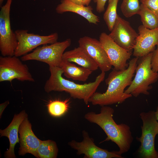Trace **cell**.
<instances>
[{"instance_id": "cell-19", "label": "cell", "mask_w": 158, "mask_h": 158, "mask_svg": "<svg viewBox=\"0 0 158 158\" xmlns=\"http://www.w3.org/2000/svg\"><path fill=\"white\" fill-rule=\"evenodd\" d=\"M59 67L62 70L64 76L75 80L85 82L92 72L85 68L78 67L63 59Z\"/></svg>"}, {"instance_id": "cell-27", "label": "cell", "mask_w": 158, "mask_h": 158, "mask_svg": "<svg viewBox=\"0 0 158 158\" xmlns=\"http://www.w3.org/2000/svg\"><path fill=\"white\" fill-rule=\"evenodd\" d=\"M107 0H94L96 3V11L99 13H101L104 10V6Z\"/></svg>"}, {"instance_id": "cell-9", "label": "cell", "mask_w": 158, "mask_h": 158, "mask_svg": "<svg viewBox=\"0 0 158 158\" xmlns=\"http://www.w3.org/2000/svg\"><path fill=\"white\" fill-rule=\"evenodd\" d=\"M15 33L18 45L14 56L18 57L25 55L41 45L52 44L57 41L58 35L55 32L46 36L29 33L26 30H17Z\"/></svg>"}, {"instance_id": "cell-10", "label": "cell", "mask_w": 158, "mask_h": 158, "mask_svg": "<svg viewBox=\"0 0 158 158\" xmlns=\"http://www.w3.org/2000/svg\"><path fill=\"white\" fill-rule=\"evenodd\" d=\"M83 140L78 142L72 140L68 143L72 149L77 151V154H83L85 158H122L121 155L116 151L109 152L97 146L92 138L90 137L85 130L82 131Z\"/></svg>"}, {"instance_id": "cell-14", "label": "cell", "mask_w": 158, "mask_h": 158, "mask_svg": "<svg viewBox=\"0 0 158 158\" xmlns=\"http://www.w3.org/2000/svg\"><path fill=\"white\" fill-rule=\"evenodd\" d=\"M138 29L139 35L133 48V56L140 58L153 51L158 45V28L151 30L141 25Z\"/></svg>"}, {"instance_id": "cell-29", "label": "cell", "mask_w": 158, "mask_h": 158, "mask_svg": "<svg viewBox=\"0 0 158 158\" xmlns=\"http://www.w3.org/2000/svg\"><path fill=\"white\" fill-rule=\"evenodd\" d=\"M9 101H7L3 103L0 105V117H1V116L7 106L9 104Z\"/></svg>"}, {"instance_id": "cell-2", "label": "cell", "mask_w": 158, "mask_h": 158, "mask_svg": "<svg viewBox=\"0 0 158 158\" xmlns=\"http://www.w3.org/2000/svg\"><path fill=\"white\" fill-rule=\"evenodd\" d=\"M114 110L112 107L102 106L99 114L94 112L87 113L84 118L89 122L98 125L104 131L107 137L100 142L111 141L118 146V153L122 154L128 152L133 138L130 127L125 123L117 124L113 118Z\"/></svg>"}, {"instance_id": "cell-5", "label": "cell", "mask_w": 158, "mask_h": 158, "mask_svg": "<svg viewBox=\"0 0 158 158\" xmlns=\"http://www.w3.org/2000/svg\"><path fill=\"white\" fill-rule=\"evenodd\" d=\"M154 112L150 110L140 114L142 122V134L137 139L141 143L138 152L142 158H158V152L154 146L155 137L158 134V122Z\"/></svg>"}, {"instance_id": "cell-15", "label": "cell", "mask_w": 158, "mask_h": 158, "mask_svg": "<svg viewBox=\"0 0 158 158\" xmlns=\"http://www.w3.org/2000/svg\"><path fill=\"white\" fill-rule=\"evenodd\" d=\"M31 127V124L27 117L22 122L19 128L20 147L18 153L20 155L30 153L38 158L37 150L42 140L35 135Z\"/></svg>"}, {"instance_id": "cell-21", "label": "cell", "mask_w": 158, "mask_h": 158, "mask_svg": "<svg viewBox=\"0 0 158 158\" xmlns=\"http://www.w3.org/2000/svg\"><path fill=\"white\" fill-rule=\"evenodd\" d=\"M69 99L64 100H55L50 101L47 106L49 114L52 116L58 117L64 115L69 108Z\"/></svg>"}, {"instance_id": "cell-13", "label": "cell", "mask_w": 158, "mask_h": 158, "mask_svg": "<svg viewBox=\"0 0 158 158\" xmlns=\"http://www.w3.org/2000/svg\"><path fill=\"white\" fill-rule=\"evenodd\" d=\"M79 46L83 49L95 61L101 72H106L112 68L108 56L100 41L85 36L78 41Z\"/></svg>"}, {"instance_id": "cell-20", "label": "cell", "mask_w": 158, "mask_h": 158, "mask_svg": "<svg viewBox=\"0 0 158 158\" xmlns=\"http://www.w3.org/2000/svg\"><path fill=\"white\" fill-rule=\"evenodd\" d=\"M140 17L142 25L151 30L158 28V16L141 3L138 14Z\"/></svg>"}, {"instance_id": "cell-18", "label": "cell", "mask_w": 158, "mask_h": 158, "mask_svg": "<svg viewBox=\"0 0 158 158\" xmlns=\"http://www.w3.org/2000/svg\"><path fill=\"white\" fill-rule=\"evenodd\" d=\"M62 59L71 62L75 63L81 67L92 71L97 70L99 68L96 63L86 52L79 46L65 52Z\"/></svg>"}, {"instance_id": "cell-8", "label": "cell", "mask_w": 158, "mask_h": 158, "mask_svg": "<svg viewBox=\"0 0 158 158\" xmlns=\"http://www.w3.org/2000/svg\"><path fill=\"white\" fill-rule=\"evenodd\" d=\"M17 79L21 81L35 80L28 66L23 64L18 57L0 56V82Z\"/></svg>"}, {"instance_id": "cell-7", "label": "cell", "mask_w": 158, "mask_h": 158, "mask_svg": "<svg viewBox=\"0 0 158 158\" xmlns=\"http://www.w3.org/2000/svg\"><path fill=\"white\" fill-rule=\"evenodd\" d=\"M12 0H7L0 11V51L3 56L14 55L18 45L16 35L11 29L10 12Z\"/></svg>"}, {"instance_id": "cell-12", "label": "cell", "mask_w": 158, "mask_h": 158, "mask_svg": "<svg viewBox=\"0 0 158 158\" xmlns=\"http://www.w3.org/2000/svg\"><path fill=\"white\" fill-rule=\"evenodd\" d=\"M138 35L129 22L118 15L113 28L109 34L117 44L131 52L133 49Z\"/></svg>"}, {"instance_id": "cell-3", "label": "cell", "mask_w": 158, "mask_h": 158, "mask_svg": "<svg viewBox=\"0 0 158 158\" xmlns=\"http://www.w3.org/2000/svg\"><path fill=\"white\" fill-rule=\"evenodd\" d=\"M50 76L46 82L44 89L49 93L51 91H65L75 99L82 100L87 105L90 97L105 78V72L101 73L93 82L80 84L64 78L62 70L59 66H49Z\"/></svg>"}, {"instance_id": "cell-11", "label": "cell", "mask_w": 158, "mask_h": 158, "mask_svg": "<svg viewBox=\"0 0 158 158\" xmlns=\"http://www.w3.org/2000/svg\"><path fill=\"white\" fill-rule=\"evenodd\" d=\"M99 41L114 69L121 71L128 67L127 61L130 58L132 52H129L119 46L105 32L101 34Z\"/></svg>"}, {"instance_id": "cell-23", "label": "cell", "mask_w": 158, "mask_h": 158, "mask_svg": "<svg viewBox=\"0 0 158 158\" xmlns=\"http://www.w3.org/2000/svg\"><path fill=\"white\" fill-rule=\"evenodd\" d=\"M119 0H109L107 7L103 15V19L108 30H112L118 14L117 6Z\"/></svg>"}, {"instance_id": "cell-17", "label": "cell", "mask_w": 158, "mask_h": 158, "mask_svg": "<svg viewBox=\"0 0 158 158\" xmlns=\"http://www.w3.org/2000/svg\"><path fill=\"white\" fill-rule=\"evenodd\" d=\"M92 10L90 6L80 5L70 0H61L60 4L56 8L58 13L62 14L68 12H73L84 18L89 23L97 24L100 21L99 17L93 13Z\"/></svg>"}, {"instance_id": "cell-6", "label": "cell", "mask_w": 158, "mask_h": 158, "mask_svg": "<svg viewBox=\"0 0 158 158\" xmlns=\"http://www.w3.org/2000/svg\"><path fill=\"white\" fill-rule=\"evenodd\" d=\"M71 44L70 39L37 48L32 52L21 57L22 61L34 60L46 63L49 66H59L65 50Z\"/></svg>"}, {"instance_id": "cell-28", "label": "cell", "mask_w": 158, "mask_h": 158, "mask_svg": "<svg viewBox=\"0 0 158 158\" xmlns=\"http://www.w3.org/2000/svg\"><path fill=\"white\" fill-rule=\"evenodd\" d=\"M73 3L78 5L85 6H88L91 0H70Z\"/></svg>"}, {"instance_id": "cell-24", "label": "cell", "mask_w": 158, "mask_h": 158, "mask_svg": "<svg viewBox=\"0 0 158 158\" xmlns=\"http://www.w3.org/2000/svg\"><path fill=\"white\" fill-rule=\"evenodd\" d=\"M120 8L123 16L129 18L138 14L140 5L139 0H123Z\"/></svg>"}, {"instance_id": "cell-22", "label": "cell", "mask_w": 158, "mask_h": 158, "mask_svg": "<svg viewBox=\"0 0 158 158\" xmlns=\"http://www.w3.org/2000/svg\"><path fill=\"white\" fill-rule=\"evenodd\" d=\"M58 148L55 142L51 140L42 141L37 150L38 158H56Z\"/></svg>"}, {"instance_id": "cell-30", "label": "cell", "mask_w": 158, "mask_h": 158, "mask_svg": "<svg viewBox=\"0 0 158 158\" xmlns=\"http://www.w3.org/2000/svg\"><path fill=\"white\" fill-rule=\"evenodd\" d=\"M155 116L157 120H158V106L157 107L156 111L154 112Z\"/></svg>"}, {"instance_id": "cell-1", "label": "cell", "mask_w": 158, "mask_h": 158, "mask_svg": "<svg viewBox=\"0 0 158 158\" xmlns=\"http://www.w3.org/2000/svg\"><path fill=\"white\" fill-rule=\"evenodd\" d=\"M139 58L132 59L125 69L118 71L113 69L105 80L108 85L103 93L95 92L90 98L89 102L94 105L101 107L115 104H121L132 96L125 92V89L132 81L137 65Z\"/></svg>"}, {"instance_id": "cell-26", "label": "cell", "mask_w": 158, "mask_h": 158, "mask_svg": "<svg viewBox=\"0 0 158 158\" xmlns=\"http://www.w3.org/2000/svg\"><path fill=\"white\" fill-rule=\"evenodd\" d=\"M151 66L152 70L154 71L158 72V45L152 52Z\"/></svg>"}, {"instance_id": "cell-16", "label": "cell", "mask_w": 158, "mask_h": 158, "mask_svg": "<svg viewBox=\"0 0 158 158\" xmlns=\"http://www.w3.org/2000/svg\"><path fill=\"white\" fill-rule=\"evenodd\" d=\"M27 117L28 115L25 111H23L19 114L14 115L11 123L6 128L3 130H0L1 137L5 136L7 137L10 142L9 148L5 154V157H16L14 149L16 144L19 142L18 135L19 128L22 122Z\"/></svg>"}, {"instance_id": "cell-31", "label": "cell", "mask_w": 158, "mask_h": 158, "mask_svg": "<svg viewBox=\"0 0 158 158\" xmlns=\"http://www.w3.org/2000/svg\"><path fill=\"white\" fill-rule=\"evenodd\" d=\"M4 0H0V5L1 6L2 3Z\"/></svg>"}, {"instance_id": "cell-32", "label": "cell", "mask_w": 158, "mask_h": 158, "mask_svg": "<svg viewBox=\"0 0 158 158\" xmlns=\"http://www.w3.org/2000/svg\"><path fill=\"white\" fill-rule=\"evenodd\" d=\"M144 0H140V1L141 2L143 1H144Z\"/></svg>"}, {"instance_id": "cell-25", "label": "cell", "mask_w": 158, "mask_h": 158, "mask_svg": "<svg viewBox=\"0 0 158 158\" xmlns=\"http://www.w3.org/2000/svg\"><path fill=\"white\" fill-rule=\"evenodd\" d=\"M141 3L158 16V0H145Z\"/></svg>"}, {"instance_id": "cell-4", "label": "cell", "mask_w": 158, "mask_h": 158, "mask_svg": "<svg viewBox=\"0 0 158 158\" xmlns=\"http://www.w3.org/2000/svg\"><path fill=\"white\" fill-rule=\"evenodd\" d=\"M152 52L138 59L135 75L130 85L125 90L126 93L136 97L140 94L148 95L150 85L158 80V72L154 71L151 66Z\"/></svg>"}]
</instances>
